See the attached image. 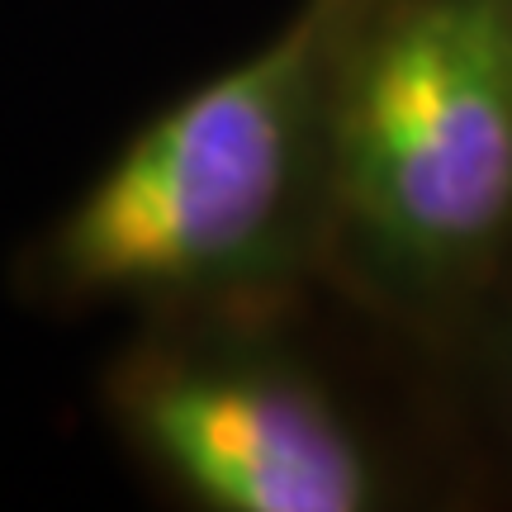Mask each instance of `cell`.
I'll use <instances>...</instances> for the list:
<instances>
[{
  "mask_svg": "<svg viewBox=\"0 0 512 512\" xmlns=\"http://www.w3.org/2000/svg\"><path fill=\"white\" fill-rule=\"evenodd\" d=\"M328 38L332 0L138 128L57 223V280L143 294L247 271L299 190Z\"/></svg>",
  "mask_w": 512,
  "mask_h": 512,
  "instance_id": "cell-1",
  "label": "cell"
},
{
  "mask_svg": "<svg viewBox=\"0 0 512 512\" xmlns=\"http://www.w3.org/2000/svg\"><path fill=\"white\" fill-rule=\"evenodd\" d=\"M337 176L399 271L437 275L512 223V0H403L351 62Z\"/></svg>",
  "mask_w": 512,
  "mask_h": 512,
  "instance_id": "cell-2",
  "label": "cell"
},
{
  "mask_svg": "<svg viewBox=\"0 0 512 512\" xmlns=\"http://www.w3.org/2000/svg\"><path fill=\"white\" fill-rule=\"evenodd\" d=\"M133 427L185 494L223 512H361L375 494L347 422L275 370H157L133 399Z\"/></svg>",
  "mask_w": 512,
  "mask_h": 512,
  "instance_id": "cell-3",
  "label": "cell"
}]
</instances>
